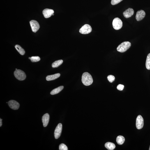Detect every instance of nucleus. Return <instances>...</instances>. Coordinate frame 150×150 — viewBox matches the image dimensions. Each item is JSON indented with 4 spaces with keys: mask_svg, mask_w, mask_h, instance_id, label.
<instances>
[{
    "mask_svg": "<svg viewBox=\"0 0 150 150\" xmlns=\"http://www.w3.org/2000/svg\"><path fill=\"white\" fill-rule=\"evenodd\" d=\"M31 57H29V59H30V60L31 59Z\"/></svg>",
    "mask_w": 150,
    "mask_h": 150,
    "instance_id": "nucleus-27",
    "label": "nucleus"
},
{
    "mask_svg": "<svg viewBox=\"0 0 150 150\" xmlns=\"http://www.w3.org/2000/svg\"><path fill=\"white\" fill-rule=\"evenodd\" d=\"M82 82L84 85L89 86L93 83V79L91 75L88 72H84L82 76Z\"/></svg>",
    "mask_w": 150,
    "mask_h": 150,
    "instance_id": "nucleus-1",
    "label": "nucleus"
},
{
    "mask_svg": "<svg viewBox=\"0 0 150 150\" xmlns=\"http://www.w3.org/2000/svg\"><path fill=\"white\" fill-rule=\"evenodd\" d=\"M8 105L10 108L14 110H17L20 107L19 104L15 101L11 100L8 102Z\"/></svg>",
    "mask_w": 150,
    "mask_h": 150,
    "instance_id": "nucleus-9",
    "label": "nucleus"
},
{
    "mask_svg": "<svg viewBox=\"0 0 150 150\" xmlns=\"http://www.w3.org/2000/svg\"><path fill=\"white\" fill-rule=\"evenodd\" d=\"M112 24L114 29L119 30L122 27L123 22L120 19L118 18H116L113 20Z\"/></svg>",
    "mask_w": 150,
    "mask_h": 150,
    "instance_id": "nucleus-4",
    "label": "nucleus"
},
{
    "mask_svg": "<svg viewBox=\"0 0 150 150\" xmlns=\"http://www.w3.org/2000/svg\"><path fill=\"white\" fill-rule=\"evenodd\" d=\"M30 24L33 32H36L40 28L39 24L36 21L32 20L30 21Z\"/></svg>",
    "mask_w": 150,
    "mask_h": 150,
    "instance_id": "nucleus-8",
    "label": "nucleus"
},
{
    "mask_svg": "<svg viewBox=\"0 0 150 150\" xmlns=\"http://www.w3.org/2000/svg\"><path fill=\"white\" fill-rule=\"evenodd\" d=\"M124 86L122 84H119L117 86V88L118 90L120 91H122L124 89Z\"/></svg>",
    "mask_w": 150,
    "mask_h": 150,
    "instance_id": "nucleus-25",
    "label": "nucleus"
},
{
    "mask_svg": "<svg viewBox=\"0 0 150 150\" xmlns=\"http://www.w3.org/2000/svg\"><path fill=\"white\" fill-rule=\"evenodd\" d=\"M50 119V116L48 114H46L42 117V121L44 127H46L48 125Z\"/></svg>",
    "mask_w": 150,
    "mask_h": 150,
    "instance_id": "nucleus-13",
    "label": "nucleus"
},
{
    "mask_svg": "<svg viewBox=\"0 0 150 150\" xmlns=\"http://www.w3.org/2000/svg\"><path fill=\"white\" fill-rule=\"evenodd\" d=\"M124 137L122 136H119L117 137L116 141L118 144L119 145L122 144L125 142Z\"/></svg>",
    "mask_w": 150,
    "mask_h": 150,
    "instance_id": "nucleus-17",
    "label": "nucleus"
},
{
    "mask_svg": "<svg viewBox=\"0 0 150 150\" xmlns=\"http://www.w3.org/2000/svg\"><path fill=\"white\" fill-rule=\"evenodd\" d=\"M54 13L53 10L45 9L43 11V14L45 18H48L50 17Z\"/></svg>",
    "mask_w": 150,
    "mask_h": 150,
    "instance_id": "nucleus-11",
    "label": "nucleus"
},
{
    "mask_svg": "<svg viewBox=\"0 0 150 150\" xmlns=\"http://www.w3.org/2000/svg\"><path fill=\"white\" fill-rule=\"evenodd\" d=\"M15 47L16 49L21 55H23L25 54V51L20 46L18 45H16Z\"/></svg>",
    "mask_w": 150,
    "mask_h": 150,
    "instance_id": "nucleus-18",
    "label": "nucleus"
},
{
    "mask_svg": "<svg viewBox=\"0 0 150 150\" xmlns=\"http://www.w3.org/2000/svg\"><path fill=\"white\" fill-rule=\"evenodd\" d=\"M144 125L143 118L141 115L137 116L136 120V126L137 129L140 130L143 127Z\"/></svg>",
    "mask_w": 150,
    "mask_h": 150,
    "instance_id": "nucleus-6",
    "label": "nucleus"
},
{
    "mask_svg": "<svg viewBox=\"0 0 150 150\" xmlns=\"http://www.w3.org/2000/svg\"><path fill=\"white\" fill-rule=\"evenodd\" d=\"M149 150H150V147Z\"/></svg>",
    "mask_w": 150,
    "mask_h": 150,
    "instance_id": "nucleus-28",
    "label": "nucleus"
},
{
    "mask_svg": "<svg viewBox=\"0 0 150 150\" xmlns=\"http://www.w3.org/2000/svg\"><path fill=\"white\" fill-rule=\"evenodd\" d=\"M2 119H0V126L1 127L2 125Z\"/></svg>",
    "mask_w": 150,
    "mask_h": 150,
    "instance_id": "nucleus-26",
    "label": "nucleus"
},
{
    "mask_svg": "<svg viewBox=\"0 0 150 150\" xmlns=\"http://www.w3.org/2000/svg\"><path fill=\"white\" fill-rule=\"evenodd\" d=\"M62 125L60 123L56 127L54 132V136L56 139H58L60 136L62 130Z\"/></svg>",
    "mask_w": 150,
    "mask_h": 150,
    "instance_id": "nucleus-7",
    "label": "nucleus"
},
{
    "mask_svg": "<svg viewBox=\"0 0 150 150\" xmlns=\"http://www.w3.org/2000/svg\"><path fill=\"white\" fill-rule=\"evenodd\" d=\"M63 61L62 60H59L54 61L52 63V66L53 68H57L62 64Z\"/></svg>",
    "mask_w": 150,
    "mask_h": 150,
    "instance_id": "nucleus-19",
    "label": "nucleus"
},
{
    "mask_svg": "<svg viewBox=\"0 0 150 150\" xmlns=\"http://www.w3.org/2000/svg\"><path fill=\"white\" fill-rule=\"evenodd\" d=\"M105 146L107 149L109 150H114L116 147L115 144L110 142L106 143L105 144Z\"/></svg>",
    "mask_w": 150,
    "mask_h": 150,
    "instance_id": "nucleus-16",
    "label": "nucleus"
},
{
    "mask_svg": "<svg viewBox=\"0 0 150 150\" xmlns=\"http://www.w3.org/2000/svg\"><path fill=\"white\" fill-rule=\"evenodd\" d=\"M92 30V29L90 26L88 24H86L81 28L79 30L81 34H87L90 33Z\"/></svg>",
    "mask_w": 150,
    "mask_h": 150,
    "instance_id": "nucleus-5",
    "label": "nucleus"
},
{
    "mask_svg": "<svg viewBox=\"0 0 150 150\" xmlns=\"http://www.w3.org/2000/svg\"><path fill=\"white\" fill-rule=\"evenodd\" d=\"M145 13L144 11L141 10L137 12L136 19L138 21H140L144 19L145 16Z\"/></svg>",
    "mask_w": 150,
    "mask_h": 150,
    "instance_id": "nucleus-10",
    "label": "nucleus"
},
{
    "mask_svg": "<svg viewBox=\"0 0 150 150\" xmlns=\"http://www.w3.org/2000/svg\"><path fill=\"white\" fill-rule=\"evenodd\" d=\"M131 45V43L129 42H123L118 47L117 50L118 52H124L130 48Z\"/></svg>",
    "mask_w": 150,
    "mask_h": 150,
    "instance_id": "nucleus-2",
    "label": "nucleus"
},
{
    "mask_svg": "<svg viewBox=\"0 0 150 150\" xmlns=\"http://www.w3.org/2000/svg\"><path fill=\"white\" fill-rule=\"evenodd\" d=\"M108 80L110 83H112L114 82L115 80V77L113 75H109L107 77Z\"/></svg>",
    "mask_w": 150,
    "mask_h": 150,
    "instance_id": "nucleus-23",
    "label": "nucleus"
},
{
    "mask_svg": "<svg viewBox=\"0 0 150 150\" xmlns=\"http://www.w3.org/2000/svg\"><path fill=\"white\" fill-rule=\"evenodd\" d=\"M59 149L60 150H68V148L65 144H62L59 146Z\"/></svg>",
    "mask_w": 150,
    "mask_h": 150,
    "instance_id": "nucleus-22",
    "label": "nucleus"
},
{
    "mask_svg": "<svg viewBox=\"0 0 150 150\" xmlns=\"http://www.w3.org/2000/svg\"><path fill=\"white\" fill-rule=\"evenodd\" d=\"M146 68L148 70H150V53L148 54L146 62Z\"/></svg>",
    "mask_w": 150,
    "mask_h": 150,
    "instance_id": "nucleus-20",
    "label": "nucleus"
},
{
    "mask_svg": "<svg viewBox=\"0 0 150 150\" xmlns=\"http://www.w3.org/2000/svg\"><path fill=\"white\" fill-rule=\"evenodd\" d=\"M60 76L59 73L55 74L48 75L46 78V79L48 81H50L55 80L59 78Z\"/></svg>",
    "mask_w": 150,
    "mask_h": 150,
    "instance_id": "nucleus-14",
    "label": "nucleus"
},
{
    "mask_svg": "<svg viewBox=\"0 0 150 150\" xmlns=\"http://www.w3.org/2000/svg\"><path fill=\"white\" fill-rule=\"evenodd\" d=\"M17 70V68H16V70Z\"/></svg>",
    "mask_w": 150,
    "mask_h": 150,
    "instance_id": "nucleus-29",
    "label": "nucleus"
},
{
    "mask_svg": "<svg viewBox=\"0 0 150 150\" xmlns=\"http://www.w3.org/2000/svg\"><path fill=\"white\" fill-rule=\"evenodd\" d=\"M31 60L32 62H37L40 60V59L39 57L38 56H32L31 58Z\"/></svg>",
    "mask_w": 150,
    "mask_h": 150,
    "instance_id": "nucleus-21",
    "label": "nucleus"
},
{
    "mask_svg": "<svg viewBox=\"0 0 150 150\" xmlns=\"http://www.w3.org/2000/svg\"><path fill=\"white\" fill-rule=\"evenodd\" d=\"M64 88V86H61L54 89L51 91L50 94L52 95H54L58 94Z\"/></svg>",
    "mask_w": 150,
    "mask_h": 150,
    "instance_id": "nucleus-15",
    "label": "nucleus"
},
{
    "mask_svg": "<svg viewBox=\"0 0 150 150\" xmlns=\"http://www.w3.org/2000/svg\"><path fill=\"white\" fill-rule=\"evenodd\" d=\"M134 10L132 8H129L123 12V15L126 18H128L131 17L133 15Z\"/></svg>",
    "mask_w": 150,
    "mask_h": 150,
    "instance_id": "nucleus-12",
    "label": "nucleus"
},
{
    "mask_svg": "<svg viewBox=\"0 0 150 150\" xmlns=\"http://www.w3.org/2000/svg\"><path fill=\"white\" fill-rule=\"evenodd\" d=\"M123 0H112L111 4L112 5H115L118 4Z\"/></svg>",
    "mask_w": 150,
    "mask_h": 150,
    "instance_id": "nucleus-24",
    "label": "nucleus"
},
{
    "mask_svg": "<svg viewBox=\"0 0 150 150\" xmlns=\"http://www.w3.org/2000/svg\"><path fill=\"white\" fill-rule=\"evenodd\" d=\"M14 75L18 80L20 81L24 80L26 79V76L25 73L20 70H16L14 72Z\"/></svg>",
    "mask_w": 150,
    "mask_h": 150,
    "instance_id": "nucleus-3",
    "label": "nucleus"
}]
</instances>
